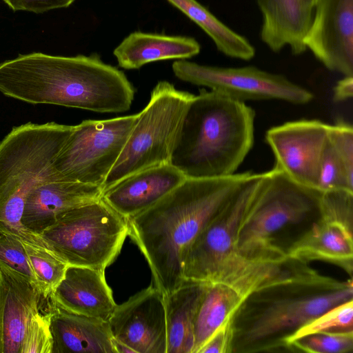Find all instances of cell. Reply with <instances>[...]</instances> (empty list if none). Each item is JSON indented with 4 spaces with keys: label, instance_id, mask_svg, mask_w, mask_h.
Returning <instances> with one entry per match:
<instances>
[{
    "label": "cell",
    "instance_id": "1",
    "mask_svg": "<svg viewBox=\"0 0 353 353\" xmlns=\"http://www.w3.org/2000/svg\"><path fill=\"white\" fill-rule=\"evenodd\" d=\"M250 172L186 178L157 203L127 218L128 235L147 260L156 288L167 295L182 285L185 253Z\"/></svg>",
    "mask_w": 353,
    "mask_h": 353
},
{
    "label": "cell",
    "instance_id": "2",
    "mask_svg": "<svg viewBox=\"0 0 353 353\" xmlns=\"http://www.w3.org/2000/svg\"><path fill=\"white\" fill-rule=\"evenodd\" d=\"M353 300L352 277L315 270L248 294L232 318L231 353L290 352L289 339L327 310Z\"/></svg>",
    "mask_w": 353,
    "mask_h": 353
},
{
    "label": "cell",
    "instance_id": "3",
    "mask_svg": "<svg viewBox=\"0 0 353 353\" xmlns=\"http://www.w3.org/2000/svg\"><path fill=\"white\" fill-rule=\"evenodd\" d=\"M254 116L243 101L201 90L188 106L170 163L186 178L234 174L252 147Z\"/></svg>",
    "mask_w": 353,
    "mask_h": 353
},
{
    "label": "cell",
    "instance_id": "4",
    "mask_svg": "<svg viewBox=\"0 0 353 353\" xmlns=\"http://www.w3.org/2000/svg\"><path fill=\"white\" fill-rule=\"evenodd\" d=\"M322 218V192L274 167L263 173L241 225L236 254L245 259L285 257L293 244Z\"/></svg>",
    "mask_w": 353,
    "mask_h": 353
},
{
    "label": "cell",
    "instance_id": "5",
    "mask_svg": "<svg viewBox=\"0 0 353 353\" xmlns=\"http://www.w3.org/2000/svg\"><path fill=\"white\" fill-rule=\"evenodd\" d=\"M73 127L55 122H29L14 127L0 142L1 231L24 243L46 248L40 236L21 223L25 202L37 186L60 181L52 163Z\"/></svg>",
    "mask_w": 353,
    "mask_h": 353
},
{
    "label": "cell",
    "instance_id": "6",
    "mask_svg": "<svg viewBox=\"0 0 353 353\" xmlns=\"http://www.w3.org/2000/svg\"><path fill=\"white\" fill-rule=\"evenodd\" d=\"M29 96L35 104H52L99 113L128 110L134 88L125 74L97 54L39 55L28 77Z\"/></svg>",
    "mask_w": 353,
    "mask_h": 353
},
{
    "label": "cell",
    "instance_id": "7",
    "mask_svg": "<svg viewBox=\"0 0 353 353\" xmlns=\"http://www.w3.org/2000/svg\"><path fill=\"white\" fill-rule=\"evenodd\" d=\"M128 235L127 219L101 199L60 214L39 236L68 265L104 271Z\"/></svg>",
    "mask_w": 353,
    "mask_h": 353
},
{
    "label": "cell",
    "instance_id": "8",
    "mask_svg": "<svg viewBox=\"0 0 353 353\" xmlns=\"http://www.w3.org/2000/svg\"><path fill=\"white\" fill-rule=\"evenodd\" d=\"M194 94L161 81L153 88L146 106L108 174L103 192L122 179L141 170L170 163L188 106Z\"/></svg>",
    "mask_w": 353,
    "mask_h": 353
},
{
    "label": "cell",
    "instance_id": "9",
    "mask_svg": "<svg viewBox=\"0 0 353 353\" xmlns=\"http://www.w3.org/2000/svg\"><path fill=\"white\" fill-rule=\"evenodd\" d=\"M85 120L74 125L52 168L60 181L102 186L138 119Z\"/></svg>",
    "mask_w": 353,
    "mask_h": 353
},
{
    "label": "cell",
    "instance_id": "10",
    "mask_svg": "<svg viewBox=\"0 0 353 353\" xmlns=\"http://www.w3.org/2000/svg\"><path fill=\"white\" fill-rule=\"evenodd\" d=\"M263 177L252 173L188 248L183 260L184 280L214 282L236 254L243 220Z\"/></svg>",
    "mask_w": 353,
    "mask_h": 353
},
{
    "label": "cell",
    "instance_id": "11",
    "mask_svg": "<svg viewBox=\"0 0 353 353\" xmlns=\"http://www.w3.org/2000/svg\"><path fill=\"white\" fill-rule=\"evenodd\" d=\"M174 75L190 83L205 86L235 100H281L307 103L314 98L307 89L285 76L254 66L240 68L201 65L181 59L172 65Z\"/></svg>",
    "mask_w": 353,
    "mask_h": 353
},
{
    "label": "cell",
    "instance_id": "12",
    "mask_svg": "<svg viewBox=\"0 0 353 353\" xmlns=\"http://www.w3.org/2000/svg\"><path fill=\"white\" fill-rule=\"evenodd\" d=\"M330 126L318 120H299L269 129L265 140L274 154V167L296 182L316 189Z\"/></svg>",
    "mask_w": 353,
    "mask_h": 353
},
{
    "label": "cell",
    "instance_id": "13",
    "mask_svg": "<svg viewBox=\"0 0 353 353\" xmlns=\"http://www.w3.org/2000/svg\"><path fill=\"white\" fill-rule=\"evenodd\" d=\"M304 43L328 70L353 76V0H314Z\"/></svg>",
    "mask_w": 353,
    "mask_h": 353
},
{
    "label": "cell",
    "instance_id": "14",
    "mask_svg": "<svg viewBox=\"0 0 353 353\" xmlns=\"http://www.w3.org/2000/svg\"><path fill=\"white\" fill-rule=\"evenodd\" d=\"M112 339L135 353H166L163 294L152 286L116 306L108 321Z\"/></svg>",
    "mask_w": 353,
    "mask_h": 353
},
{
    "label": "cell",
    "instance_id": "15",
    "mask_svg": "<svg viewBox=\"0 0 353 353\" xmlns=\"http://www.w3.org/2000/svg\"><path fill=\"white\" fill-rule=\"evenodd\" d=\"M185 179L171 163L158 165L122 179L104 190L101 199L127 219L157 203Z\"/></svg>",
    "mask_w": 353,
    "mask_h": 353
},
{
    "label": "cell",
    "instance_id": "16",
    "mask_svg": "<svg viewBox=\"0 0 353 353\" xmlns=\"http://www.w3.org/2000/svg\"><path fill=\"white\" fill-rule=\"evenodd\" d=\"M42 295L19 274L0 268V353H21L32 316L39 311Z\"/></svg>",
    "mask_w": 353,
    "mask_h": 353
},
{
    "label": "cell",
    "instance_id": "17",
    "mask_svg": "<svg viewBox=\"0 0 353 353\" xmlns=\"http://www.w3.org/2000/svg\"><path fill=\"white\" fill-rule=\"evenodd\" d=\"M99 185L66 181L43 183L28 195L21 218L23 226L39 236L61 213L101 199Z\"/></svg>",
    "mask_w": 353,
    "mask_h": 353
},
{
    "label": "cell",
    "instance_id": "18",
    "mask_svg": "<svg viewBox=\"0 0 353 353\" xmlns=\"http://www.w3.org/2000/svg\"><path fill=\"white\" fill-rule=\"evenodd\" d=\"M49 296L67 311L105 322L117 306L104 271L88 267L68 265L63 279Z\"/></svg>",
    "mask_w": 353,
    "mask_h": 353
},
{
    "label": "cell",
    "instance_id": "19",
    "mask_svg": "<svg viewBox=\"0 0 353 353\" xmlns=\"http://www.w3.org/2000/svg\"><path fill=\"white\" fill-rule=\"evenodd\" d=\"M262 15L261 39L273 52L288 46L293 54L307 49L304 39L310 26L313 7L305 0H257Z\"/></svg>",
    "mask_w": 353,
    "mask_h": 353
},
{
    "label": "cell",
    "instance_id": "20",
    "mask_svg": "<svg viewBox=\"0 0 353 353\" xmlns=\"http://www.w3.org/2000/svg\"><path fill=\"white\" fill-rule=\"evenodd\" d=\"M50 301L52 353H116L108 322L70 312Z\"/></svg>",
    "mask_w": 353,
    "mask_h": 353
},
{
    "label": "cell",
    "instance_id": "21",
    "mask_svg": "<svg viewBox=\"0 0 353 353\" xmlns=\"http://www.w3.org/2000/svg\"><path fill=\"white\" fill-rule=\"evenodd\" d=\"M201 46L194 38L134 32L115 48L113 54L124 69H139L157 61L186 59L197 55Z\"/></svg>",
    "mask_w": 353,
    "mask_h": 353
},
{
    "label": "cell",
    "instance_id": "22",
    "mask_svg": "<svg viewBox=\"0 0 353 353\" xmlns=\"http://www.w3.org/2000/svg\"><path fill=\"white\" fill-rule=\"evenodd\" d=\"M288 255L332 263L352 273V228L322 218L293 244Z\"/></svg>",
    "mask_w": 353,
    "mask_h": 353
},
{
    "label": "cell",
    "instance_id": "23",
    "mask_svg": "<svg viewBox=\"0 0 353 353\" xmlns=\"http://www.w3.org/2000/svg\"><path fill=\"white\" fill-rule=\"evenodd\" d=\"M206 286V282L185 280L181 287L163 295L166 353H192L194 319Z\"/></svg>",
    "mask_w": 353,
    "mask_h": 353
},
{
    "label": "cell",
    "instance_id": "24",
    "mask_svg": "<svg viewBox=\"0 0 353 353\" xmlns=\"http://www.w3.org/2000/svg\"><path fill=\"white\" fill-rule=\"evenodd\" d=\"M244 299L237 290L227 283H207L194 319L192 353H198L212 334L232 319Z\"/></svg>",
    "mask_w": 353,
    "mask_h": 353
},
{
    "label": "cell",
    "instance_id": "25",
    "mask_svg": "<svg viewBox=\"0 0 353 353\" xmlns=\"http://www.w3.org/2000/svg\"><path fill=\"white\" fill-rule=\"evenodd\" d=\"M197 24L224 55L248 61L255 55V48L243 36L218 19L196 0H166Z\"/></svg>",
    "mask_w": 353,
    "mask_h": 353
},
{
    "label": "cell",
    "instance_id": "26",
    "mask_svg": "<svg viewBox=\"0 0 353 353\" xmlns=\"http://www.w3.org/2000/svg\"><path fill=\"white\" fill-rule=\"evenodd\" d=\"M42 297L47 299L63 279L68 265L46 248L24 243Z\"/></svg>",
    "mask_w": 353,
    "mask_h": 353
},
{
    "label": "cell",
    "instance_id": "27",
    "mask_svg": "<svg viewBox=\"0 0 353 353\" xmlns=\"http://www.w3.org/2000/svg\"><path fill=\"white\" fill-rule=\"evenodd\" d=\"M289 347L290 352L349 353L353 350V331L315 332L292 341Z\"/></svg>",
    "mask_w": 353,
    "mask_h": 353
},
{
    "label": "cell",
    "instance_id": "28",
    "mask_svg": "<svg viewBox=\"0 0 353 353\" xmlns=\"http://www.w3.org/2000/svg\"><path fill=\"white\" fill-rule=\"evenodd\" d=\"M353 331V300L341 303L323 312L301 327L288 341L319 332Z\"/></svg>",
    "mask_w": 353,
    "mask_h": 353
},
{
    "label": "cell",
    "instance_id": "29",
    "mask_svg": "<svg viewBox=\"0 0 353 353\" xmlns=\"http://www.w3.org/2000/svg\"><path fill=\"white\" fill-rule=\"evenodd\" d=\"M316 189L321 192L336 189L353 191V183L349 181L328 135L321 156Z\"/></svg>",
    "mask_w": 353,
    "mask_h": 353
},
{
    "label": "cell",
    "instance_id": "30",
    "mask_svg": "<svg viewBox=\"0 0 353 353\" xmlns=\"http://www.w3.org/2000/svg\"><path fill=\"white\" fill-rule=\"evenodd\" d=\"M0 268L19 274L38 288L23 243L14 236L1 230Z\"/></svg>",
    "mask_w": 353,
    "mask_h": 353
},
{
    "label": "cell",
    "instance_id": "31",
    "mask_svg": "<svg viewBox=\"0 0 353 353\" xmlns=\"http://www.w3.org/2000/svg\"><path fill=\"white\" fill-rule=\"evenodd\" d=\"M53 339L50 326V312H36L26 329L21 353H52Z\"/></svg>",
    "mask_w": 353,
    "mask_h": 353
},
{
    "label": "cell",
    "instance_id": "32",
    "mask_svg": "<svg viewBox=\"0 0 353 353\" xmlns=\"http://www.w3.org/2000/svg\"><path fill=\"white\" fill-rule=\"evenodd\" d=\"M353 191L336 189L322 192L323 218L352 228Z\"/></svg>",
    "mask_w": 353,
    "mask_h": 353
},
{
    "label": "cell",
    "instance_id": "33",
    "mask_svg": "<svg viewBox=\"0 0 353 353\" xmlns=\"http://www.w3.org/2000/svg\"><path fill=\"white\" fill-rule=\"evenodd\" d=\"M329 139L334 148L346 172L349 181L353 183V128L343 119L330 125Z\"/></svg>",
    "mask_w": 353,
    "mask_h": 353
},
{
    "label": "cell",
    "instance_id": "34",
    "mask_svg": "<svg viewBox=\"0 0 353 353\" xmlns=\"http://www.w3.org/2000/svg\"><path fill=\"white\" fill-rule=\"evenodd\" d=\"M232 339V319H230L212 334L198 353H231Z\"/></svg>",
    "mask_w": 353,
    "mask_h": 353
},
{
    "label": "cell",
    "instance_id": "35",
    "mask_svg": "<svg viewBox=\"0 0 353 353\" xmlns=\"http://www.w3.org/2000/svg\"><path fill=\"white\" fill-rule=\"evenodd\" d=\"M14 11H28L42 13L51 10L67 8L74 0H3Z\"/></svg>",
    "mask_w": 353,
    "mask_h": 353
},
{
    "label": "cell",
    "instance_id": "36",
    "mask_svg": "<svg viewBox=\"0 0 353 353\" xmlns=\"http://www.w3.org/2000/svg\"><path fill=\"white\" fill-rule=\"evenodd\" d=\"M353 96V76H344L334 88L333 100L340 102Z\"/></svg>",
    "mask_w": 353,
    "mask_h": 353
},
{
    "label": "cell",
    "instance_id": "37",
    "mask_svg": "<svg viewBox=\"0 0 353 353\" xmlns=\"http://www.w3.org/2000/svg\"><path fill=\"white\" fill-rule=\"evenodd\" d=\"M112 344L116 353H135L133 350L114 339H112Z\"/></svg>",
    "mask_w": 353,
    "mask_h": 353
},
{
    "label": "cell",
    "instance_id": "38",
    "mask_svg": "<svg viewBox=\"0 0 353 353\" xmlns=\"http://www.w3.org/2000/svg\"><path fill=\"white\" fill-rule=\"evenodd\" d=\"M308 3H310L313 7V1L314 0H305Z\"/></svg>",
    "mask_w": 353,
    "mask_h": 353
}]
</instances>
